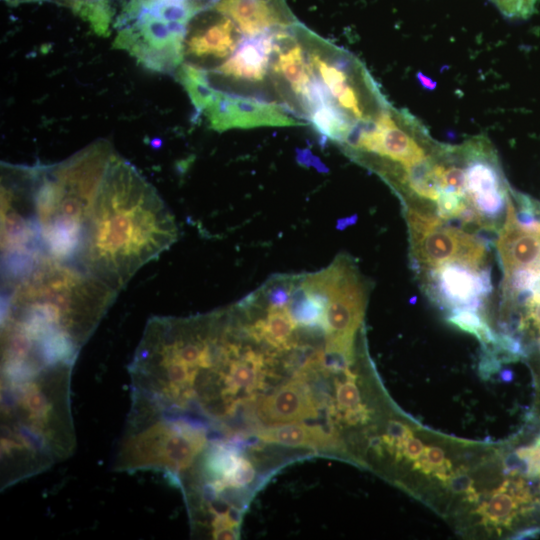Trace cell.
I'll return each instance as SVG.
<instances>
[{"instance_id":"13","label":"cell","mask_w":540,"mask_h":540,"mask_svg":"<svg viewBox=\"0 0 540 540\" xmlns=\"http://www.w3.org/2000/svg\"><path fill=\"white\" fill-rule=\"evenodd\" d=\"M278 31L246 36L226 61L208 72L222 78L261 81L267 73L271 55L274 53Z\"/></svg>"},{"instance_id":"31","label":"cell","mask_w":540,"mask_h":540,"mask_svg":"<svg viewBox=\"0 0 540 540\" xmlns=\"http://www.w3.org/2000/svg\"><path fill=\"white\" fill-rule=\"evenodd\" d=\"M445 483L451 491L464 494L470 502H476L478 500V493L473 487V481L463 469H458L454 473L452 472Z\"/></svg>"},{"instance_id":"28","label":"cell","mask_w":540,"mask_h":540,"mask_svg":"<svg viewBox=\"0 0 540 540\" xmlns=\"http://www.w3.org/2000/svg\"><path fill=\"white\" fill-rule=\"evenodd\" d=\"M254 474L255 471L251 463L240 456L221 482L225 488H242L252 482Z\"/></svg>"},{"instance_id":"34","label":"cell","mask_w":540,"mask_h":540,"mask_svg":"<svg viewBox=\"0 0 540 540\" xmlns=\"http://www.w3.org/2000/svg\"><path fill=\"white\" fill-rule=\"evenodd\" d=\"M516 451L528 460L530 465V478L540 476V448L531 445L520 447Z\"/></svg>"},{"instance_id":"5","label":"cell","mask_w":540,"mask_h":540,"mask_svg":"<svg viewBox=\"0 0 540 540\" xmlns=\"http://www.w3.org/2000/svg\"><path fill=\"white\" fill-rule=\"evenodd\" d=\"M211 443L203 423L132 398L114 467L125 472L159 471L180 484L182 475Z\"/></svg>"},{"instance_id":"42","label":"cell","mask_w":540,"mask_h":540,"mask_svg":"<svg viewBox=\"0 0 540 540\" xmlns=\"http://www.w3.org/2000/svg\"><path fill=\"white\" fill-rule=\"evenodd\" d=\"M540 487V486H539Z\"/></svg>"},{"instance_id":"19","label":"cell","mask_w":540,"mask_h":540,"mask_svg":"<svg viewBox=\"0 0 540 540\" xmlns=\"http://www.w3.org/2000/svg\"><path fill=\"white\" fill-rule=\"evenodd\" d=\"M525 505L504 481L479 505L477 513L487 525L508 527Z\"/></svg>"},{"instance_id":"40","label":"cell","mask_w":540,"mask_h":540,"mask_svg":"<svg viewBox=\"0 0 540 540\" xmlns=\"http://www.w3.org/2000/svg\"><path fill=\"white\" fill-rule=\"evenodd\" d=\"M356 218H357V216L354 215L352 217L339 220V222L337 223V228L341 229V230L346 228L348 225L354 223L356 221Z\"/></svg>"},{"instance_id":"20","label":"cell","mask_w":540,"mask_h":540,"mask_svg":"<svg viewBox=\"0 0 540 540\" xmlns=\"http://www.w3.org/2000/svg\"><path fill=\"white\" fill-rule=\"evenodd\" d=\"M174 75L188 93L197 115H202L217 92L210 82L208 70L183 62Z\"/></svg>"},{"instance_id":"29","label":"cell","mask_w":540,"mask_h":540,"mask_svg":"<svg viewBox=\"0 0 540 540\" xmlns=\"http://www.w3.org/2000/svg\"><path fill=\"white\" fill-rule=\"evenodd\" d=\"M538 0H492L499 11L509 18L525 19L535 10Z\"/></svg>"},{"instance_id":"38","label":"cell","mask_w":540,"mask_h":540,"mask_svg":"<svg viewBox=\"0 0 540 540\" xmlns=\"http://www.w3.org/2000/svg\"><path fill=\"white\" fill-rule=\"evenodd\" d=\"M540 536V526L529 527L515 533L511 538L517 540L535 539Z\"/></svg>"},{"instance_id":"18","label":"cell","mask_w":540,"mask_h":540,"mask_svg":"<svg viewBox=\"0 0 540 540\" xmlns=\"http://www.w3.org/2000/svg\"><path fill=\"white\" fill-rule=\"evenodd\" d=\"M10 5L32 2H50L71 9L83 20H86L93 30L101 35L110 34L113 24L114 11L109 0H4Z\"/></svg>"},{"instance_id":"1","label":"cell","mask_w":540,"mask_h":540,"mask_svg":"<svg viewBox=\"0 0 540 540\" xmlns=\"http://www.w3.org/2000/svg\"><path fill=\"white\" fill-rule=\"evenodd\" d=\"M119 291L47 256L2 282L1 342L51 362L75 363Z\"/></svg>"},{"instance_id":"15","label":"cell","mask_w":540,"mask_h":540,"mask_svg":"<svg viewBox=\"0 0 540 540\" xmlns=\"http://www.w3.org/2000/svg\"><path fill=\"white\" fill-rule=\"evenodd\" d=\"M258 415L269 425H282L311 418L316 415V408L305 385L294 381L265 397Z\"/></svg>"},{"instance_id":"10","label":"cell","mask_w":540,"mask_h":540,"mask_svg":"<svg viewBox=\"0 0 540 540\" xmlns=\"http://www.w3.org/2000/svg\"><path fill=\"white\" fill-rule=\"evenodd\" d=\"M365 306L363 288L352 269L340 262L326 310L327 341H353Z\"/></svg>"},{"instance_id":"17","label":"cell","mask_w":540,"mask_h":540,"mask_svg":"<svg viewBox=\"0 0 540 540\" xmlns=\"http://www.w3.org/2000/svg\"><path fill=\"white\" fill-rule=\"evenodd\" d=\"M262 440L292 447L325 448L335 446L337 439L321 427L305 424H282L260 431Z\"/></svg>"},{"instance_id":"21","label":"cell","mask_w":540,"mask_h":540,"mask_svg":"<svg viewBox=\"0 0 540 540\" xmlns=\"http://www.w3.org/2000/svg\"><path fill=\"white\" fill-rule=\"evenodd\" d=\"M261 365V356L254 352L232 359L224 380L223 401L242 390H252L259 381Z\"/></svg>"},{"instance_id":"8","label":"cell","mask_w":540,"mask_h":540,"mask_svg":"<svg viewBox=\"0 0 540 540\" xmlns=\"http://www.w3.org/2000/svg\"><path fill=\"white\" fill-rule=\"evenodd\" d=\"M428 287L431 296L451 311H478L491 293L488 269H477L461 262H447L431 268Z\"/></svg>"},{"instance_id":"39","label":"cell","mask_w":540,"mask_h":540,"mask_svg":"<svg viewBox=\"0 0 540 540\" xmlns=\"http://www.w3.org/2000/svg\"><path fill=\"white\" fill-rule=\"evenodd\" d=\"M514 379V373L510 369H503L500 372V380L503 382H511Z\"/></svg>"},{"instance_id":"4","label":"cell","mask_w":540,"mask_h":540,"mask_svg":"<svg viewBox=\"0 0 540 540\" xmlns=\"http://www.w3.org/2000/svg\"><path fill=\"white\" fill-rule=\"evenodd\" d=\"M116 153L110 141L98 139L58 163L31 166L33 217L44 256L74 264Z\"/></svg>"},{"instance_id":"14","label":"cell","mask_w":540,"mask_h":540,"mask_svg":"<svg viewBox=\"0 0 540 540\" xmlns=\"http://www.w3.org/2000/svg\"><path fill=\"white\" fill-rule=\"evenodd\" d=\"M495 245L504 274L517 268H532L540 272V226L536 229L521 227L516 221L511 198Z\"/></svg>"},{"instance_id":"26","label":"cell","mask_w":540,"mask_h":540,"mask_svg":"<svg viewBox=\"0 0 540 540\" xmlns=\"http://www.w3.org/2000/svg\"><path fill=\"white\" fill-rule=\"evenodd\" d=\"M435 202L437 203L438 215L443 220L456 219L470 203L468 196H460L445 191H439V196Z\"/></svg>"},{"instance_id":"41","label":"cell","mask_w":540,"mask_h":540,"mask_svg":"<svg viewBox=\"0 0 540 540\" xmlns=\"http://www.w3.org/2000/svg\"><path fill=\"white\" fill-rule=\"evenodd\" d=\"M535 446L540 448V434L536 437L534 444Z\"/></svg>"},{"instance_id":"24","label":"cell","mask_w":540,"mask_h":540,"mask_svg":"<svg viewBox=\"0 0 540 540\" xmlns=\"http://www.w3.org/2000/svg\"><path fill=\"white\" fill-rule=\"evenodd\" d=\"M449 323L461 330L476 336L483 346L493 345L497 334L489 327L478 311L469 309H459L451 311L447 317Z\"/></svg>"},{"instance_id":"12","label":"cell","mask_w":540,"mask_h":540,"mask_svg":"<svg viewBox=\"0 0 540 540\" xmlns=\"http://www.w3.org/2000/svg\"><path fill=\"white\" fill-rule=\"evenodd\" d=\"M212 8L230 18L246 36L299 23L285 0H216Z\"/></svg>"},{"instance_id":"6","label":"cell","mask_w":540,"mask_h":540,"mask_svg":"<svg viewBox=\"0 0 540 540\" xmlns=\"http://www.w3.org/2000/svg\"><path fill=\"white\" fill-rule=\"evenodd\" d=\"M216 0H121L112 27L114 46L142 67L175 74L184 59L190 22Z\"/></svg>"},{"instance_id":"16","label":"cell","mask_w":540,"mask_h":540,"mask_svg":"<svg viewBox=\"0 0 540 540\" xmlns=\"http://www.w3.org/2000/svg\"><path fill=\"white\" fill-rule=\"evenodd\" d=\"M274 52L278 54L273 64V70L287 84L292 92L299 98L304 106L310 91L312 82V69L302 47L299 44L286 47L280 51L276 45Z\"/></svg>"},{"instance_id":"27","label":"cell","mask_w":540,"mask_h":540,"mask_svg":"<svg viewBox=\"0 0 540 540\" xmlns=\"http://www.w3.org/2000/svg\"><path fill=\"white\" fill-rule=\"evenodd\" d=\"M338 407L345 412L360 405V393L355 384V377L347 372V379L336 385Z\"/></svg>"},{"instance_id":"32","label":"cell","mask_w":540,"mask_h":540,"mask_svg":"<svg viewBox=\"0 0 540 540\" xmlns=\"http://www.w3.org/2000/svg\"><path fill=\"white\" fill-rule=\"evenodd\" d=\"M501 368V360L496 353L484 346L483 353L479 362V374L483 379H489Z\"/></svg>"},{"instance_id":"23","label":"cell","mask_w":540,"mask_h":540,"mask_svg":"<svg viewBox=\"0 0 540 540\" xmlns=\"http://www.w3.org/2000/svg\"><path fill=\"white\" fill-rule=\"evenodd\" d=\"M288 310L295 323L326 330L327 306L311 296L302 284L292 289Z\"/></svg>"},{"instance_id":"9","label":"cell","mask_w":540,"mask_h":540,"mask_svg":"<svg viewBox=\"0 0 540 540\" xmlns=\"http://www.w3.org/2000/svg\"><path fill=\"white\" fill-rule=\"evenodd\" d=\"M202 114L210 128L218 132L232 128L303 125L290 117L279 105L233 95L219 89Z\"/></svg>"},{"instance_id":"33","label":"cell","mask_w":540,"mask_h":540,"mask_svg":"<svg viewBox=\"0 0 540 540\" xmlns=\"http://www.w3.org/2000/svg\"><path fill=\"white\" fill-rule=\"evenodd\" d=\"M292 289L293 286H290L288 284L272 286L266 292V298L268 300V303H270L271 307H286V305L290 301Z\"/></svg>"},{"instance_id":"2","label":"cell","mask_w":540,"mask_h":540,"mask_svg":"<svg viewBox=\"0 0 540 540\" xmlns=\"http://www.w3.org/2000/svg\"><path fill=\"white\" fill-rule=\"evenodd\" d=\"M176 238L174 217L157 190L116 153L88 217L74 264L120 291Z\"/></svg>"},{"instance_id":"22","label":"cell","mask_w":540,"mask_h":540,"mask_svg":"<svg viewBox=\"0 0 540 540\" xmlns=\"http://www.w3.org/2000/svg\"><path fill=\"white\" fill-rule=\"evenodd\" d=\"M296 326L288 308L271 307L266 319L257 321L252 334L258 340H265L275 348L285 349Z\"/></svg>"},{"instance_id":"25","label":"cell","mask_w":540,"mask_h":540,"mask_svg":"<svg viewBox=\"0 0 540 540\" xmlns=\"http://www.w3.org/2000/svg\"><path fill=\"white\" fill-rule=\"evenodd\" d=\"M414 468L425 474H434L439 480L445 482L452 473L451 463L445 458L441 448L428 446L422 455L414 461Z\"/></svg>"},{"instance_id":"3","label":"cell","mask_w":540,"mask_h":540,"mask_svg":"<svg viewBox=\"0 0 540 540\" xmlns=\"http://www.w3.org/2000/svg\"><path fill=\"white\" fill-rule=\"evenodd\" d=\"M73 363L1 370V488L72 455Z\"/></svg>"},{"instance_id":"7","label":"cell","mask_w":540,"mask_h":540,"mask_svg":"<svg viewBox=\"0 0 540 540\" xmlns=\"http://www.w3.org/2000/svg\"><path fill=\"white\" fill-rule=\"evenodd\" d=\"M407 220L417 263L435 268L447 262H461L481 269L487 250L476 236L446 226L438 217L414 208H408Z\"/></svg>"},{"instance_id":"35","label":"cell","mask_w":540,"mask_h":540,"mask_svg":"<svg viewBox=\"0 0 540 540\" xmlns=\"http://www.w3.org/2000/svg\"><path fill=\"white\" fill-rule=\"evenodd\" d=\"M424 448V445L419 439L411 436L403 445L401 457L404 456L409 460L415 461L422 455Z\"/></svg>"},{"instance_id":"11","label":"cell","mask_w":540,"mask_h":540,"mask_svg":"<svg viewBox=\"0 0 540 540\" xmlns=\"http://www.w3.org/2000/svg\"><path fill=\"white\" fill-rule=\"evenodd\" d=\"M237 26L212 7L198 14L190 22L184 44V58L198 66L209 60L230 55L237 47Z\"/></svg>"},{"instance_id":"36","label":"cell","mask_w":540,"mask_h":540,"mask_svg":"<svg viewBox=\"0 0 540 540\" xmlns=\"http://www.w3.org/2000/svg\"><path fill=\"white\" fill-rule=\"evenodd\" d=\"M297 161L303 166H313L319 172H327V167L310 150H297Z\"/></svg>"},{"instance_id":"30","label":"cell","mask_w":540,"mask_h":540,"mask_svg":"<svg viewBox=\"0 0 540 540\" xmlns=\"http://www.w3.org/2000/svg\"><path fill=\"white\" fill-rule=\"evenodd\" d=\"M413 436L411 429L399 421H390L387 427V433L383 436L387 447L395 452L397 457L401 458V452L405 441Z\"/></svg>"},{"instance_id":"37","label":"cell","mask_w":540,"mask_h":540,"mask_svg":"<svg viewBox=\"0 0 540 540\" xmlns=\"http://www.w3.org/2000/svg\"><path fill=\"white\" fill-rule=\"evenodd\" d=\"M527 318L531 319L540 332V297H532L526 305Z\"/></svg>"}]
</instances>
